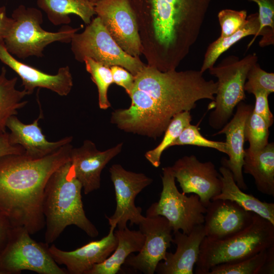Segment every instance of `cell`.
Listing matches in <instances>:
<instances>
[{
  "mask_svg": "<svg viewBox=\"0 0 274 274\" xmlns=\"http://www.w3.org/2000/svg\"><path fill=\"white\" fill-rule=\"evenodd\" d=\"M21 226H13L0 253V274H18L27 270L40 274H66L48 252L49 245L38 243Z\"/></svg>",
  "mask_w": 274,
  "mask_h": 274,
  "instance_id": "cell-9",
  "label": "cell"
},
{
  "mask_svg": "<svg viewBox=\"0 0 274 274\" xmlns=\"http://www.w3.org/2000/svg\"><path fill=\"white\" fill-rule=\"evenodd\" d=\"M82 185L70 161L57 168L45 185L42 210L45 218V243H53L68 226L74 225L91 237L98 235L86 217L82 200Z\"/></svg>",
  "mask_w": 274,
  "mask_h": 274,
  "instance_id": "cell-3",
  "label": "cell"
},
{
  "mask_svg": "<svg viewBox=\"0 0 274 274\" xmlns=\"http://www.w3.org/2000/svg\"><path fill=\"white\" fill-rule=\"evenodd\" d=\"M162 189L158 201L147 210L146 215L161 216L169 222L173 232L181 230L188 234L195 227L203 224L205 207L199 196L193 193L187 196L180 192L170 166L162 168Z\"/></svg>",
  "mask_w": 274,
  "mask_h": 274,
  "instance_id": "cell-10",
  "label": "cell"
},
{
  "mask_svg": "<svg viewBox=\"0 0 274 274\" xmlns=\"http://www.w3.org/2000/svg\"><path fill=\"white\" fill-rule=\"evenodd\" d=\"M113 83L123 87L126 92L130 94L134 84V76L125 68L118 65L110 67Z\"/></svg>",
  "mask_w": 274,
  "mask_h": 274,
  "instance_id": "cell-37",
  "label": "cell"
},
{
  "mask_svg": "<svg viewBox=\"0 0 274 274\" xmlns=\"http://www.w3.org/2000/svg\"><path fill=\"white\" fill-rule=\"evenodd\" d=\"M84 62L86 71L91 75L92 81L97 86L99 107L100 109L107 110L111 107L108 98V89L113 83L111 69L89 58H85Z\"/></svg>",
  "mask_w": 274,
  "mask_h": 274,
  "instance_id": "cell-29",
  "label": "cell"
},
{
  "mask_svg": "<svg viewBox=\"0 0 274 274\" xmlns=\"http://www.w3.org/2000/svg\"><path fill=\"white\" fill-rule=\"evenodd\" d=\"M243 172L251 175L259 192L274 196V143L261 149H245Z\"/></svg>",
  "mask_w": 274,
  "mask_h": 274,
  "instance_id": "cell-22",
  "label": "cell"
},
{
  "mask_svg": "<svg viewBox=\"0 0 274 274\" xmlns=\"http://www.w3.org/2000/svg\"><path fill=\"white\" fill-rule=\"evenodd\" d=\"M0 60L20 78L23 89L28 95L36 88H42L64 96L72 89L73 77L68 66L59 68L55 75L47 74L16 59L7 50L3 40H0Z\"/></svg>",
  "mask_w": 274,
  "mask_h": 274,
  "instance_id": "cell-16",
  "label": "cell"
},
{
  "mask_svg": "<svg viewBox=\"0 0 274 274\" xmlns=\"http://www.w3.org/2000/svg\"><path fill=\"white\" fill-rule=\"evenodd\" d=\"M256 3L259 8V28L256 38L262 36L259 42L261 47L274 43V0H248Z\"/></svg>",
  "mask_w": 274,
  "mask_h": 274,
  "instance_id": "cell-31",
  "label": "cell"
},
{
  "mask_svg": "<svg viewBox=\"0 0 274 274\" xmlns=\"http://www.w3.org/2000/svg\"><path fill=\"white\" fill-rule=\"evenodd\" d=\"M266 257L259 274L274 273V244L266 249Z\"/></svg>",
  "mask_w": 274,
  "mask_h": 274,
  "instance_id": "cell-41",
  "label": "cell"
},
{
  "mask_svg": "<svg viewBox=\"0 0 274 274\" xmlns=\"http://www.w3.org/2000/svg\"><path fill=\"white\" fill-rule=\"evenodd\" d=\"M184 145L210 148L226 154L227 153L225 142L214 141L205 138L201 134L198 125L191 124L183 129L179 136L173 142L172 146Z\"/></svg>",
  "mask_w": 274,
  "mask_h": 274,
  "instance_id": "cell-33",
  "label": "cell"
},
{
  "mask_svg": "<svg viewBox=\"0 0 274 274\" xmlns=\"http://www.w3.org/2000/svg\"><path fill=\"white\" fill-rule=\"evenodd\" d=\"M191 120L190 111L182 112L173 117L164 132L161 142L155 148L148 151L145 154L146 159L154 167L159 166L162 153L172 146L183 129L190 124Z\"/></svg>",
  "mask_w": 274,
  "mask_h": 274,
  "instance_id": "cell-28",
  "label": "cell"
},
{
  "mask_svg": "<svg viewBox=\"0 0 274 274\" xmlns=\"http://www.w3.org/2000/svg\"><path fill=\"white\" fill-rule=\"evenodd\" d=\"M212 0H128L140 30L156 40L185 39L202 27Z\"/></svg>",
  "mask_w": 274,
  "mask_h": 274,
  "instance_id": "cell-4",
  "label": "cell"
},
{
  "mask_svg": "<svg viewBox=\"0 0 274 274\" xmlns=\"http://www.w3.org/2000/svg\"><path fill=\"white\" fill-rule=\"evenodd\" d=\"M259 28L258 14H252L247 17L246 22L235 32L225 38L219 37L211 43L205 53L200 71L203 73L206 70L213 67L219 56L233 44L245 37L254 35L248 45L249 48L255 41Z\"/></svg>",
  "mask_w": 274,
  "mask_h": 274,
  "instance_id": "cell-26",
  "label": "cell"
},
{
  "mask_svg": "<svg viewBox=\"0 0 274 274\" xmlns=\"http://www.w3.org/2000/svg\"><path fill=\"white\" fill-rule=\"evenodd\" d=\"M269 127L264 119L253 112L248 118L245 127V140L249 143V149L256 151L268 143Z\"/></svg>",
  "mask_w": 274,
  "mask_h": 274,
  "instance_id": "cell-32",
  "label": "cell"
},
{
  "mask_svg": "<svg viewBox=\"0 0 274 274\" xmlns=\"http://www.w3.org/2000/svg\"><path fill=\"white\" fill-rule=\"evenodd\" d=\"M172 243L177 246L174 253L166 252L163 262L157 264L155 272L158 274H193L201 243L206 236L203 224L194 227L188 234L177 231L173 232Z\"/></svg>",
  "mask_w": 274,
  "mask_h": 274,
  "instance_id": "cell-20",
  "label": "cell"
},
{
  "mask_svg": "<svg viewBox=\"0 0 274 274\" xmlns=\"http://www.w3.org/2000/svg\"><path fill=\"white\" fill-rule=\"evenodd\" d=\"M13 23L12 17L7 15L5 6L0 7V40H4L10 31Z\"/></svg>",
  "mask_w": 274,
  "mask_h": 274,
  "instance_id": "cell-40",
  "label": "cell"
},
{
  "mask_svg": "<svg viewBox=\"0 0 274 274\" xmlns=\"http://www.w3.org/2000/svg\"><path fill=\"white\" fill-rule=\"evenodd\" d=\"M24 153L23 148L19 145H12L9 139V133L0 131V157L9 154Z\"/></svg>",
  "mask_w": 274,
  "mask_h": 274,
  "instance_id": "cell-38",
  "label": "cell"
},
{
  "mask_svg": "<svg viewBox=\"0 0 274 274\" xmlns=\"http://www.w3.org/2000/svg\"><path fill=\"white\" fill-rule=\"evenodd\" d=\"M145 236L142 249L136 255L129 256L123 264L145 274H154L159 262L164 260L173 240V229L161 216L146 215L139 224Z\"/></svg>",
  "mask_w": 274,
  "mask_h": 274,
  "instance_id": "cell-13",
  "label": "cell"
},
{
  "mask_svg": "<svg viewBox=\"0 0 274 274\" xmlns=\"http://www.w3.org/2000/svg\"><path fill=\"white\" fill-rule=\"evenodd\" d=\"M0 77H1V74H0Z\"/></svg>",
  "mask_w": 274,
  "mask_h": 274,
  "instance_id": "cell-43",
  "label": "cell"
},
{
  "mask_svg": "<svg viewBox=\"0 0 274 274\" xmlns=\"http://www.w3.org/2000/svg\"><path fill=\"white\" fill-rule=\"evenodd\" d=\"M37 3L55 25L70 23L71 14L77 15L88 24L95 14L94 5L89 0H37Z\"/></svg>",
  "mask_w": 274,
  "mask_h": 274,
  "instance_id": "cell-25",
  "label": "cell"
},
{
  "mask_svg": "<svg viewBox=\"0 0 274 274\" xmlns=\"http://www.w3.org/2000/svg\"><path fill=\"white\" fill-rule=\"evenodd\" d=\"M114 229L110 227L109 232L106 236L75 250H62L52 244L48 247V252L57 264L65 266L67 273L87 274L95 264L105 261L115 249L117 239Z\"/></svg>",
  "mask_w": 274,
  "mask_h": 274,
  "instance_id": "cell-17",
  "label": "cell"
},
{
  "mask_svg": "<svg viewBox=\"0 0 274 274\" xmlns=\"http://www.w3.org/2000/svg\"><path fill=\"white\" fill-rule=\"evenodd\" d=\"M170 167L182 192L197 195L205 207L220 193V174L212 162H200L191 155L178 159Z\"/></svg>",
  "mask_w": 274,
  "mask_h": 274,
  "instance_id": "cell-14",
  "label": "cell"
},
{
  "mask_svg": "<svg viewBox=\"0 0 274 274\" xmlns=\"http://www.w3.org/2000/svg\"><path fill=\"white\" fill-rule=\"evenodd\" d=\"M90 2H91L92 4L95 5L96 3H97L98 2H99L100 0H89Z\"/></svg>",
  "mask_w": 274,
  "mask_h": 274,
  "instance_id": "cell-42",
  "label": "cell"
},
{
  "mask_svg": "<svg viewBox=\"0 0 274 274\" xmlns=\"http://www.w3.org/2000/svg\"><path fill=\"white\" fill-rule=\"evenodd\" d=\"M122 147L123 143H120L102 151L97 149L92 141L86 140L80 147L72 148L70 161L85 194L100 188L102 170L121 152Z\"/></svg>",
  "mask_w": 274,
  "mask_h": 274,
  "instance_id": "cell-15",
  "label": "cell"
},
{
  "mask_svg": "<svg viewBox=\"0 0 274 274\" xmlns=\"http://www.w3.org/2000/svg\"><path fill=\"white\" fill-rule=\"evenodd\" d=\"M0 74V131H6L8 120L27 104L23 98L28 94L24 89H16L17 78H7L5 67Z\"/></svg>",
  "mask_w": 274,
  "mask_h": 274,
  "instance_id": "cell-27",
  "label": "cell"
},
{
  "mask_svg": "<svg viewBox=\"0 0 274 274\" xmlns=\"http://www.w3.org/2000/svg\"><path fill=\"white\" fill-rule=\"evenodd\" d=\"M257 60L255 53L241 59L231 56L209 69L210 73L218 79L215 99L210 104L211 109H214L209 118L211 127L221 129L229 121L235 107L245 99L244 85L247 74Z\"/></svg>",
  "mask_w": 274,
  "mask_h": 274,
  "instance_id": "cell-7",
  "label": "cell"
},
{
  "mask_svg": "<svg viewBox=\"0 0 274 274\" xmlns=\"http://www.w3.org/2000/svg\"><path fill=\"white\" fill-rule=\"evenodd\" d=\"M266 253V249L247 258L215 265L208 274H259Z\"/></svg>",
  "mask_w": 274,
  "mask_h": 274,
  "instance_id": "cell-30",
  "label": "cell"
},
{
  "mask_svg": "<svg viewBox=\"0 0 274 274\" xmlns=\"http://www.w3.org/2000/svg\"><path fill=\"white\" fill-rule=\"evenodd\" d=\"M217 90V82L207 80L200 70L162 72L147 64L134 76L131 105L113 111L111 122L125 132L156 139L175 115L195 109L200 100H214Z\"/></svg>",
  "mask_w": 274,
  "mask_h": 274,
  "instance_id": "cell-1",
  "label": "cell"
},
{
  "mask_svg": "<svg viewBox=\"0 0 274 274\" xmlns=\"http://www.w3.org/2000/svg\"><path fill=\"white\" fill-rule=\"evenodd\" d=\"M70 43L74 57L79 62L89 58L109 67L120 66L134 76L147 65L140 57L132 56L123 50L97 16L91 20L83 31L75 33Z\"/></svg>",
  "mask_w": 274,
  "mask_h": 274,
  "instance_id": "cell-8",
  "label": "cell"
},
{
  "mask_svg": "<svg viewBox=\"0 0 274 274\" xmlns=\"http://www.w3.org/2000/svg\"><path fill=\"white\" fill-rule=\"evenodd\" d=\"M244 90L249 93L263 90L269 94L274 92V74L262 70L257 63L249 71Z\"/></svg>",
  "mask_w": 274,
  "mask_h": 274,
  "instance_id": "cell-34",
  "label": "cell"
},
{
  "mask_svg": "<svg viewBox=\"0 0 274 274\" xmlns=\"http://www.w3.org/2000/svg\"><path fill=\"white\" fill-rule=\"evenodd\" d=\"M235 113L220 130L214 135L224 134L229 159L223 157L222 165L227 167L232 173L234 180L241 189L246 190L248 187L245 182L243 172L246 141L245 127L246 121L253 112V106L241 101L236 106Z\"/></svg>",
  "mask_w": 274,
  "mask_h": 274,
  "instance_id": "cell-18",
  "label": "cell"
},
{
  "mask_svg": "<svg viewBox=\"0 0 274 274\" xmlns=\"http://www.w3.org/2000/svg\"><path fill=\"white\" fill-rule=\"evenodd\" d=\"M39 117L30 124H24L16 116H11L7 124L10 132L9 139L12 145H19L24 150V154L32 158H40L50 155L63 145L72 143L73 136H66L56 142L48 141L39 126Z\"/></svg>",
  "mask_w": 274,
  "mask_h": 274,
  "instance_id": "cell-21",
  "label": "cell"
},
{
  "mask_svg": "<svg viewBox=\"0 0 274 274\" xmlns=\"http://www.w3.org/2000/svg\"><path fill=\"white\" fill-rule=\"evenodd\" d=\"M221 28L220 38L228 37L239 29L246 22L247 17L245 10L224 9L218 15Z\"/></svg>",
  "mask_w": 274,
  "mask_h": 274,
  "instance_id": "cell-35",
  "label": "cell"
},
{
  "mask_svg": "<svg viewBox=\"0 0 274 274\" xmlns=\"http://www.w3.org/2000/svg\"><path fill=\"white\" fill-rule=\"evenodd\" d=\"M114 234L117 245L113 254L101 263L95 264L87 274H116L130 254L140 252L143 246L145 236L140 230H131L126 227L114 231Z\"/></svg>",
  "mask_w": 274,
  "mask_h": 274,
  "instance_id": "cell-23",
  "label": "cell"
},
{
  "mask_svg": "<svg viewBox=\"0 0 274 274\" xmlns=\"http://www.w3.org/2000/svg\"><path fill=\"white\" fill-rule=\"evenodd\" d=\"M12 18L13 23L4 40V44L10 53L23 59L33 56L42 57L45 48L52 43H70L80 29L65 25L56 32L48 31L41 27V11L22 5L13 11Z\"/></svg>",
  "mask_w": 274,
  "mask_h": 274,
  "instance_id": "cell-6",
  "label": "cell"
},
{
  "mask_svg": "<svg viewBox=\"0 0 274 274\" xmlns=\"http://www.w3.org/2000/svg\"><path fill=\"white\" fill-rule=\"evenodd\" d=\"M95 14L112 38L128 54L139 57L142 47L133 11L128 0H100Z\"/></svg>",
  "mask_w": 274,
  "mask_h": 274,
  "instance_id": "cell-12",
  "label": "cell"
},
{
  "mask_svg": "<svg viewBox=\"0 0 274 274\" xmlns=\"http://www.w3.org/2000/svg\"><path fill=\"white\" fill-rule=\"evenodd\" d=\"M255 97L253 112L261 116L269 127L273 122V115L270 110L268 97L269 93L265 91H257L253 93Z\"/></svg>",
  "mask_w": 274,
  "mask_h": 274,
  "instance_id": "cell-36",
  "label": "cell"
},
{
  "mask_svg": "<svg viewBox=\"0 0 274 274\" xmlns=\"http://www.w3.org/2000/svg\"><path fill=\"white\" fill-rule=\"evenodd\" d=\"M222 181L220 193L215 199L229 200L235 202L247 211L252 212L269 221L274 224V203L262 201L252 194L242 191L236 185L231 172L222 165L219 168Z\"/></svg>",
  "mask_w": 274,
  "mask_h": 274,
  "instance_id": "cell-24",
  "label": "cell"
},
{
  "mask_svg": "<svg viewBox=\"0 0 274 274\" xmlns=\"http://www.w3.org/2000/svg\"><path fill=\"white\" fill-rule=\"evenodd\" d=\"M13 227L8 218L0 212V253L7 243Z\"/></svg>",
  "mask_w": 274,
  "mask_h": 274,
  "instance_id": "cell-39",
  "label": "cell"
},
{
  "mask_svg": "<svg viewBox=\"0 0 274 274\" xmlns=\"http://www.w3.org/2000/svg\"><path fill=\"white\" fill-rule=\"evenodd\" d=\"M254 214L235 202L213 200L206 208L204 214L206 236L217 239L233 234L249 225Z\"/></svg>",
  "mask_w": 274,
  "mask_h": 274,
  "instance_id": "cell-19",
  "label": "cell"
},
{
  "mask_svg": "<svg viewBox=\"0 0 274 274\" xmlns=\"http://www.w3.org/2000/svg\"><path fill=\"white\" fill-rule=\"evenodd\" d=\"M274 244V224L254 214L244 229L221 238L205 236L202 240L196 274H208L215 265L251 257Z\"/></svg>",
  "mask_w": 274,
  "mask_h": 274,
  "instance_id": "cell-5",
  "label": "cell"
},
{
  "mask_svg": "<svg viewBox=\"0 0 274 274\" xmlns=\"http://www.w3.org/2000/svg\"><path fill=\"white\" fill-rule=\"evenodd\" d=\"M73 148L65 144L40 158L24 154L0 157V212L13 226H21L30 234L45 226L42 210L44 190L51 175L70 160Z\"/></svg>",
  "mask_w": 274,
  "mask_h": 274,
  "instance_id": "cell-2",
  "label": "cell"
},
{
  "mask_svg": "<svg viewBox=\"0 0 274 274\" xmlns=\"http://www.w3.org/2000/svg\"><path fill=\"white\" fill-rule=\"evenodd\" d=\"M109 172L116 201L114 213L111 217H106L110 227L124 229L128 221L130 225H139L145 216L142 214V209L135 206V199L152 183L153 179L143 173L127 170L119 164L112 165Z\"/></svg>",
  "mask_w": 274,
  "mask_h": 274,
  "instance_id": "cell-11",
  "label": "cell"
}]
</instances>
